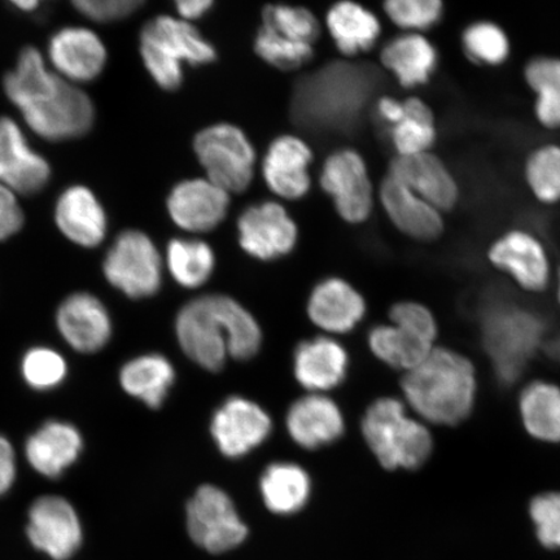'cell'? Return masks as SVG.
Listing matches in <instances>:
<instances>
[{"label": "cell", "mask_w": 560, "mask_h": 560, "mask_svg": "<svg viewBox=\"0 0 560 560\" xmlns=\"http://www.w3.org/2000/svg\"><path fill=\"white\" fill-rule=\"evenodd\" d=\"M481 341L497 380L520 381L541 348L545 325L538 314L510 303H494L481 315Z\"/></svg>", "instance_id": "5b68a950"}, {"label": "cell", "mask_w": 560, "mask_h": 560, "mask_svg": "<svg viewBox=\"0 0 560 560\" xmlns=\"http://www.w3.org/2000/svg\"><path fill=\"white\" fill-rule=\"evenodd\" d=\"M50 178V164L31 149L20 126L0 117V185L18 195H33L44 190Z\"/></svg>", "instance_id": "d6986e66"}, {"label": "cell", "mask_w": 560, "mask_h": 560, "mask_svg": "<svg viewBox=\"0 0 560 560\" xmlns=\"http://www.w3.org/2000/svg\"><path fill=\"white\" fill-rule=\"evenodd\" d=\"M27 536L35 548L55 560H67L82 542L80 517L61 497H40L30 511Z\"/></svg>", "instance_id": "2e32d148"}, {"label": "cell", "mask_w": 560, "mask_h": 560, "mask_svg": "<svg viewBox=\"0 0 560 560\" xmlns=\"http://www.w3.org/2000/svg\"><path fill=\"white\" fill-rule=\"evenodd\" d=\"M174 381V368L161 354L140 355L126 363L120 373L126 394L139 398L152 409H159L164 404Z\"/></svg>", "instance_id": "d6a6232c"}, {"label": "cell", "mask_w": 560, "mask_h": 560, "mask_svg": "<svg viewBox=\"0 0 560 560\" xmlns=\"http://www.w3.org/2000/svg\"><path fill=\"white\" fill-rule=\"evenodd\" d=\"M182 350L188 359L212 373L225 366L228 355L254 359L262 332L254 315L225 295H206L182 307L175 322Z\"/></svg>", "instance_id": "6da1fadb"}, {"label": "cell", "mask_w": 560, "mask_h": 560, "mask_svg": "<svg viewBox=\"0 0 560 560\" xmlns=\"http://www.w3.org/2000/svg\"><path fill=\"white\" fill-rule=\"evenodd\" d=\"M166 207L175 225L188 233L205 234L226 219L230 194L209 179H186L173 187Z\"/></svg>", "instance_id": "ac0fdd59"}, {"label": "cell", "mask_w": 560, "mask_h": 560, "mask_svg": "<svg viewBox=\"0 0 560 560\" xmlns=\"http://www.w3.org/2000/svg\"><path fill=\"white\" fill-rule=\"evenodd\" d=\"M271 418L260 405L247 398H228L213 415L210 433L228 458H242L270 436Z\"/></svg>", "instance_id": "5bb4252c"}, {"label": "cell", "mask_w": 560, "mask_h": 560, "mask_svg": "<svg viewBox=\"0 0 560 560\" xmlns=\"http://www.w3.org/2000/svg\"><path fill=\"white\" fill-rule=\"evenodd\" d=\"M237 234L245 254L260 261L290 255L299 240L296 222L276 201L258 202L245 209L237 219Z\"/></svg>", "instance_id": "4fadbf2b"}, {"label": "cell", "mask_w": 560, "mask_h": 560, "mask_svg": "<svg viewBox=\"0 0 560 560\" xmlns=\"http://www.w3.org/2000/svg\"><path fill=\"white\" fill-rule=\"evenodd\" d=\"M362 433L377 462L390 471L418 470L435 447L429 425L410 417L405 402L396 397H382L370 405Z\"/></svg>", "instance_id": "277c9868"}, {"label": "cell", "mask_w": 560, "mask_h": 560, "mask_svg": "<svg viewBox=\"0 0 560 560\" xmlns=\"http://www.w3.org/2000/svg\"><path fill=\"white\" fill-rule=\"evenodd\" d=\"M319 182L342 220L353 225L369 220L374 207V191L368 165L359 152H332L322 167Z\"/></svg>", "instance_id": "7c38bea8"}, {"label": "cell", "mask_w": 560, "mask_h": 560, "mask_svg": "<svg viewBox=\"0 0 560 560\" xmlns=\"http://www.w3.org/2000/svg\"><path fill=\"white\" fill-rule=\"evenodd\" d=\"M381 62L402 89H418L435 75L439 51L424 34L404 33L383 47Z\"/></svg>", "instance_id": "484cf974"}, {"label": "cell", "mask_w": 560, "mask_h": 560, "mask_svg": "<svg viewBox=\"0 0 560 560\" xmlns=\"http://www.w3.org/2000/svg\"><path fill=\"white\" fill-rule=\"evenodd\" d=\"M538 541L546 549H560V492L537 494L529 503Z\"/></svg>", "instance_id": "7bdbcfd3"}, {"label": "cell", "mask_w": 560, "mask_h": 560, "mask_svg": "<svg viewBox=\"0 0 560 560\" xmlns=\"http://www.w3.org/2000/svg\"><path fill=\"white\" fill-rule=\"evenodd\" d=\"M103 271L108 282L131 299L155 295L163 282V261L149 235L126 230L105 255Z\"/></svg>", "instance_id": "9c48e42d"}, {"label": "cell", "mask_w": 560, "mask_h": 560, "mask_svg": "<svg viewBox=\"0 0 560 560\" xmlns=\"http://www.w3.org/2000/svg\"><path fill=\"white\" fill-rule=\"evenodd\" d=\"M142 0H75L74 9L95 23H114L136 13Z\"/></svg>", "instance_id": "f6af8a7d"}, {"label": "cell", "mask_w": 560, "mask_h": 560, "mask_svg": "<svg viewBox=\"0 0 560 560\" xmlns=\"http://www.w3.org/2000/svg\"><path fill=\"white\" fill-rule=\"evenodd\" d=\"M194 151L207 179L229 194L248 190L255 177L256 151L237 126H208L195 136Z\"/></svg>", "instance_id": "ba28073f"}, {"label": "cell", "mask_w": 560, "mask_h": 560, "mask_svg": "<svg viewBox=\"0 0 560 560\" xmlns=\"http://www.w3.org/2000/svg\"><path fill=\"white\" fill-rule=\"evenodd\" d=\"M287 431L307 451L334 444L345 433V417L330 397L313 394L291 405L285 418Z\"/></svg>", "instance_id": "7402d4cb"}, {"label": "cell", "mask_w": 560, "mask_h": 560, "mask_svg": "<svg viewBox=\"0 0 560 560\" xmlns=\"http://www.w3.org/2000/svg\"><path fill=\"white\" fill-rule=\"evenodd\" d=\"M460 45L466 58L480 67H501L511 56L509 34L501 25L489 20L467 25L462 32Z\"/></svg>", "instance_id": "74e56055"}, {"label": "cell", "mask_w": 560, "mask_h": 560, "mask_svg": "<svg viewBox=\"0 0 560 560\" xmlns=\"http://www.w3.org/2000/svg\"><path fill=\"white\" fill-rule=\"evenodd\" d=\"M374 88L373 69L336 62L300 85L296 114L315 128L345 130L359 118Z\"/></svg>", "instance_id": "3957f363"}, {"label": "cell", "mask_w": 560, "mask_h": 560, "mask_svg": "<svg viewBox=\"0 0 560 560\" xmlns=\"http://www.w3.org/2000/svg\"><path fill=\"white\" fill-rule=\"evenodd\" d=\"M402 120L389 128L396 156H415L431 152L439 138L435 112L418 96L404 101Z\"/></svg>", "instance_id": "836d02e7"}, {"label": "cell", "mask_w": 560, "mask_h": 560, "mask_svg": "<svg viewBox=\"0 0 560 560\" xmlns=\"http://www.w3.org/2000/svg\"><path fill=\"white\" fill-rule=\"evenodd\" d=\"M140 56L158 85L166 91L184 83V65H212L217 51L194 25L182 19L158 16L140 33Z\"/></svg>", "instance_id": "8992f818"}, {"label": "cell", "mask_w": 560, "mask_h": 560, "mask_svg": "<svg viewBox=\"0 0 560 560\" xmlns=\"http://www.w3.org/2000/svg\"><path fill=\"white\" fill-rule=\"evenodd\" d=\"M390 324L409 331L418 338L436 346L439 326L435 315L416 301H401L390 307Z\"/></svg>", "instance_id": "ee69618b"}, {"label": "cell", "mask_w": 560, "mask_h": 560, "mask_svg": "<svg viewBox=\"0 0 560 560\" xmlns=\"http://www.w3.org/2000/svg\"><path fill=\"white\" fill-rule=\"evenodd\" d=\"M380 200L392 225L410 240L433 243L445 234V214L388 174L382 180Z\"/></svg>", "instance_id": "ffe728a7"}, {"label": "cell", "mask_w": 560, "mask_h": 560, "mask_svg": "<svg viewBox=\"0 0 560 560\" xmlns=\"http://www.w3.org/2000/svg\"><path fill=\"white\" fill-rule=\"evenodd\" d=\"M523 177L540 205H560V144L545 143L530 150L524 160Z\"/></svg>", "instance_id": "8d00e7d4"}, {"label": "cell", "mask_w": 560, "mask_h": 560, "mask_svg": "<svg viewBox=\"0 0 560 560\" xmlns=\"http://www.w3.org/2000/svg\"><path fill=\"white\" fill-rule=\"evenodd\" d=\"M523 79L535 94L537 124L545 130H560V56H534L525 62Z\"/></svg>", "instance_id": "1f68e13d"}, {"label": "cell", "mask_w": 560, "mask_h": 560, "mask_svg": "<svg viewBox=\"0 0 560 560\" xmlns=\"http://www.w3.org/2000/svg\"><path fill=\"white\" fill-rule=\"evenodd\" d=\"M406 404L425 424L455 427L472 415L478 398V374L467 355L435 347L416 369L405 373Z\"/></svg>", "instance_id": "7a4b0ae2"}, {"label": "cell", "mask_w": 560, "mask_h": 560, "mask_svg": "<svg viewBox=\"0 0 560 560\" xmlns=\"http://www.w3.org/2000/svg\"><path fill=\"white\" fill-rule=\"evenodd\" d=\"M348 365L347 350L325 336L300 342L293 354V373L298 382L315 394L334 389L345 382Z\"/></svg>", "instance_id": "4316f807"}, {"label": "cell", "mask_w": 560, "mask_h": 560, "mask_svg": "<svg viewBox=\"0 0 560 560\" xmlns=\"http://www.w3.org/2000/svg\"><path fill=\"white\" fill-rule=\"evenodd\" d=\"M326 24L338 50L349 58L370 51L382 33L380 19L353 2L334 4L327 12Z\"/></svg>", "instance_id": "f546056e"}, {"label": "cell", "mask_w": 560, "mask_h": 560, "mask_svg": "<svg viewBox=\"0 0 560 560\" xmlns=\"http://www.w3.org/2000/svg\"><path fill=\"white\" fill-rule=\"evenodd\" d=\"M59 331L68 345L82 353H95L107 345L110 317L105 306L86 292L73 293L62 301L56 315Z\"/></svg>", "instance_id": "603a6c76"}, {"label": "cell", "mask_w": 560, "mask_h": 560, "mask_svg": "<svg viewBox=\"0 0 560 560\" xmlns=\"http://www.w3.org/2000/svg\"><path fill=\"white\" fill-rule=\"evenodd\" d=\"M385 15L406 33L424 34L441 23L445 4L441 0H388L383 4Z\"/></svg>", "instance_id": "60d3db41"}, {"label": "cell", "mask_w": 560, "mask_h": 560, "mask_svg": "<svg viewBox=\"0 0 560 560\" xmlns=\"http://www.w3.org/2000/svg\"><path fill=\"white\" fill-rule=\"evenodd\" d=\"M23 375L32 388L38 390L51 389L65 381L67 363L52 349L34 348L24 357Z\"/></svg>", "instance_id": "b9f144b4"}, {"label": "cell", "mask_w": 560, "mask_h": 560, "mask_svg": "<svg viewBox=\"0 0 560 560\" xmlns=\"http://www.w3.org/2000/svg\"><path fill=\"white\" fill-rule=\"evenodd\" d=\"M12 4L18 7L21 11L31 12L37 9L39 2H37V0H15Z\"/></svg>", "instance_id": "f907efd6"}, {"label": "cell", "mask_w": 560, "mask_h": 560, "mask_svg": "<svg viewBox=\"0 0 560 560\" xmlns=\"http://www.w3.org/2000/svg\"><path fill=\"white\" fill-rule=\"evenodd\" d=\"M387 174L443 214L452 213L459 205V182L433 151L415 156H395Z\"/></svg>", "instance_id": "9a60e30c"}, {"label": "cell", "mask_w": 560, "mask_h": 560, "mask_svg": "<svg viewBox=\"0 0 560 560\" xmlns=\"http://www.w3.org/2000/svg\"><path fill=\"white\" fill-rule=\"evenodd\" d=\"M82 446L74 425L51 420L27 439L25 454L35 471L54 479L74 464Z\"/></svg>", "instance_id": "83f0119b"}, {"label": "cell", "mask_w": 560, "mask_h": 560, "mask_svg": "<svg viewBox=\"0 0 560 560\" xmlns=\"http://www.w3.org/2000/svg\"><path fill=\"white\" fill-rule=\"evenodd\" d=\"M306 311L320 330L347 334L365 317L366 303L345 279L328 278L315 285Z\"/></svg>", "instance_id": "d4e9b609"}, {"label": "cell", "mask_w": 560, "mask_h": 560, "mask_svg": "<svg viewBox=\"0 0 560 560\" xmlns=\"http://www.w3.org/2000/svg\"><path fill=\"white\" fill-rule=\"evenodd\" d=\"M525 432L546 444L560 443V387L548 381L525 384L517 398Z\"/></svg>", "instance_id": "f1b7e54d"}, {"label": "cell", "mask_w": 560, "mask_h": 560, "mask_svg": "<svg viewBox=\"0 0 560 560\" xmlns=\"http://www.w3.org/2000/svg\"><path fill=\"white\" fill-rule=\"evenodd\" d=\"M266 508L278 515H292L310 501L312 481L303 467L278 462L266 468L260 480Z\"/></svg>", "instance_id": "4dcf8cb0"}, {"label": "cell", "mask_w": 560, "mask_h": 560, "mask_svg": "<svg viewBox=\"0 0 560 560\" xmlns=\"http://www.w3.org/2000/svg\"><path fill=\"white\" fill-rule=\"evenodd\" d=\"M487 260L525 292L542 293L552 280L548 248L527 229L515 228L497 236L489 244Z\"/></svg>", "instance_id": "8fae6325"}, {"label": "cell", "mask_w": 560, "mask_h": 560, "mask_svg": "<svg viewBox=\"0 0 560 560\" xmlns=\"http://www.w3.org/2000/svg\"><path fill=\"white\" fill-rule=\"evenodd\" d=\"M556 296L558 304L560 305V266L556 272Z\"/></svg>", "instance_id": "816d5d0a"}, {"label": "cell", "mask_w": 560, "mask_h": 560, "mask_svg": "<svg viewBox=\"0 0 560 560\" xmlns=\"http://www.w3.org/2000/svg\"><path fill=\"white\" fill-rule=\"evenodd\" d=\"M262 20L264 26L300 44L313 46L320 35L318 19L303 7L266 5L262 10Z\"/></svg>", "instance_id": "f35d334b"}, {"label": "cell", "mask_w": 560, "mask_h": 560, "mask_svg": "<svg viewBox=\"0 0 560 560\" xmlns=\"http://www.w3.org/2000/svg\"><path fill=\"white\" fill-rule=\"evenodd\" d=\"M255 51L269 66L280 70L299 69L314 56L313 46L285 38L264 25L256 35Z\"/></svg>", "instance_id": "ab89813d"}, {"label": "cell", "mask_w": 560, "mask_h": 560, "mask_svg": "<svg viewBox=\"0 0 560 560\" xmlns=\"http://www.w3.org/2000/svg\"><path fill=\"white\" fill-rule=\"evenodd\" d=\"M16 478V455L10 441L0 436V495L9 492Z\"/></svg>", "instance_id": "7dc6e473"}, {"label": "cell", "mask_w": 560, "mask_h": 560, "mask_svg": "<svg viewBox=\"0 0 560 560\" xmlns=\"http://www.w3.org/2000/svg\"><path fill=\"white\" fill-rule=\"evenodd\" d=\"M369 347L385 365L408 373L420 365L436 346L390 324L376 326L370 331Z\"/></svg>", "instance_id": "e575fe53"}, {"label": "cell", "mask_w": 560, "mask_h": 560, "mask_svg": "<svg viewBox=\"0 0 560 560\" xmlns=\"http://www.w3.org/2000/svg\"><path fill=\"white\" fill-rule=\"evenodd\" d=\"M376 110L384 124H387L390 128V126L402 120L405 104L404 101L395 100V97L382 96L376 103Z\"/></svg>", "instance_id": "c3c4849f"}, {"label": "cell", "mask_w": 560, "mask_h": 560, "mask_svg": "<svg viewBox=\"0 0 560 560\" xmlns=\"http://www.w3.org/2000/svg\"><path fill=\"white\" fill-rule=\"evenodd\" d=\"M24 121L40 138L61 142L93 128L95 108L85 91L52 72L19 105Z\"/></svg>", "instance_id": "52a82bcc"}, {"label": "cell", "mask_w": 560, "mask_h": 560, "mask_svg": "<svg viewBox=\"0 0 560 560\" xmlns=\"http://www.w3.org/2000/svg\"><path fill=\"white\" fill-rule=\"evenodd\" d=\"M48 61L56 74L73 85L94 81L107 65V48L83 26L62 27L48 42Z\"/></svg>", "instance_id": "e0dca14e"}, {"label": "cell", "mask_w": 560, "mask_h": 560, "mask_svg": "<svg viewBox=\"0 0 560 560\" xmlns=\"http://www.w3.org/2000/svg\"><path fill=\"white\" fill-rule=\"evenodd\" d=\"M55 222L61 234L80 247H97L107 236V213L86 186H70L59 196Z\"/></svg>", "instance_id": "cb8c5ba5"}, {"label": "cell", "mask_w": 560, "mask_h": 560, "mask_svg": "<svg viewBox=\"0 0 560 560\" xmlns=\"http://www.w3.org/2000/svg\"><path fill=\"white\" fill-rule=\"evenodd\" d=\"M313 159L311 147L299 137L280 136L272 140L262 161V175L269 190L282 199H303L311 190Z\"/></svg>", "instance_id": "44dd1931"}, {"label": "cell", "mask_w": 560, "mask_h": 560, "mask_svg": "<svg viewBox=\"0 0 560 560\" xmlns=\"http://www.w3.org/2000/svg\"><path fill=\"white\" fill-rule=\"evenodd\" d=\"M213 5L212 0H178V2H175V9H177L179 16L187 23L206 16Z\"/></svg>", "instance_id": "681fc988"}, {"label": "cell", "mask_w": 560, "mask_h": 560, "mask_svg": "<svg viewBox=\"0 0 560 560\" xmlns=\"http://www.w3.org/2000/svg\"><path fill=\"white\" fill-rule=\"evenodd\" d=\"M25 215L18 194L0 185V242L10 240L24 226Z\"/></svg>", "instance_id": "bcb514c9"}, {"label": "cell", "mask_w": 560, "mask_h": 560, "mask_svg": "<svg viewBox=\"0 0 560 560\" xmlns=\"http://www.w3.org/2000/svg\"><path fill=\"white\" fill-rule=\"evenodd\" d=\"M187 528L192 541L213 555L237 548L248 536L233 500L221 488L209 485L196 490L188 502Z\"/></svg>", "instance_id": "30bf717a"}, {"label": "cell", "mask_w": 560, "mask_h": 560, "mask_svg": "<svg viewBox=\"0 0 560 560\" xmlns=\"http://www.w3.org/2000/svg\"><path fill=\"white\" fill-rule=\"evenodd\" d=\"M166 262L175 282L185 289H199L213 275L215 256L206 242L175 237L167 244Z\"/></svg>", "instance_id": "d590c367"}]
</instances>
